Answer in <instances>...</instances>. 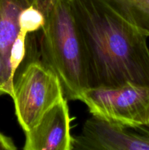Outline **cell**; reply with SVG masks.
<instances>
[{"label":"cell","mask_w":149,"mask_h":150,"mask_svg":"<svg viewBox=\"0 0 149 150\" xmlns=\"http://www.w3.org/2000/svg\"><path fill=\"white\" fill-rule=\"evenodd\" d=\"M86 62L88 88L149 86L148 37L103 0H70Z\"/></svg>","instance_id":"cell-1"},{"label":"cell","mask_w":149,"mask_h":150,"mask_svg":"<svg viewBox=\"0 0 149 150\" xmlns=\"http://www.w3.org/2000/svg\"><path fill=\"white\" fill-rule=\"evenodd\" d=\"M33 4L45 18L39 55L61 81L64 97L78 100L88 89L86 62L70 0H34Z\"/></svg>","instance_id":"cell-2"},{"label":"cell","mask_w":149,"mask_h":150,"mask_svg":"<svg viewBox=\"0 0 149 150\" xmlns=\"http://www.w3.org/2000/svg\"><path fill=\"white\" fill-rule=\"evenodd\" d=\"M64 98L61 81L40 55L26 60L16 71L12 98L18 122L24 132L34 127Z\"/></svg>","instance_id":"cell-3"},{"label":"cell","mask_w":149,"mask_h":150,"mask_svg":"<svg viewBox=\"0 0 149 150\" xmlns=\"http://www.w3.org/2000/svg\"><path fill=\"white\" fill-rule=\"evenodd\" d=\"M92 116L127 127L149 125V86L127 83L86 89L79 97Z\"/></svg>","instance_id":"cell-4"},{"label":"cell","mask_w":149,"mask_h":150,"mask_svg":"<svg viewBox=\"0 0 149 150\" xmlns=\"http://www.w3.org/2000/svg\"><path fill=\"white\" fill-rule=\"evenodd\" d=\"M73 149L149 150V127H127L92 116L81 133L72 137Z\"/></svg>","instance_id":"cell-5"},{"label":"cell","mask_w":149,"mask_h":150,"mask_svg":"<svg viewBox=\"0 0 149 150\" xmlns=\"http://www.w3.org/2000/svg\"><path fill=\"white\" fill-rule=\"evenodd\" d=\"M67 99L63 98L48 110L39 122L24 132V150H72V136Z\"/></svg>","instance_id":"cell-6"},{"label":"cell","mask_w":149,"mask_h":150,"mask_svg":"<svg viewBox=\"0 0 149 150\" xmlns=\"http://www.w3.org/2000/svg\"><path fill=\"white\" fill-rule=\"evenodd\" d=\"M34 1L0 0V54L10 67V50L20 30L19 16Z\"/></svg>","instance_id":"cell-7"},{"label":"cell","mask_w":149,"mask_h":150,"mask_svg":"<svg viewBox=\"0 0 149 150\" xmlns=\"http://www.w3.org/2000/svg\"><path fill=\"white\" fill-rule=\"evenodd\" d=\"M114 11L149 37V0H103Z\"/></svg>","instance_id":"cell-8"},{"label":"cell","mask_w":149,"mask_h":150,"mask_svg":"<svg viewBox=\"0 0 149 150\" xmlns=\"http://www.w3.org/2000/svg\"><path fill=\"white\" fill-rule=\"evenodd\" d=\"M18 22L20 32L25 34L33 33L42 29L45 23V18L40 10L32 4L22 10Z\"/></svg>","instance_id":"cell-9"},{"label":"cell","mask_w":149,"mask_h":150,"mask_svg":"<svg viewBox=\"0 0 149 150\" xmlns=\"http://www.w3.org/2000/svg\"><path fill=\"white\" fill-rule=\"evenodd\" d=\"M27 34L20 32L15 40L10 50V64L12 76L15 77L16 71L20 67L26 56V39Z\"/></svg>","instance_id":"cell-10"},{"label":"cell","mask_w":149,"mask_h":150,"mask_svg":"<svg viewBox=\"0 0 149 150\" xmlns=\"http://www.w3.org/2000/svg\"><path fill=\"white\" fill-rule=\"evenodd\" d=\"M14 77L12 76L10 67L3 59L0 54V95H8L13 96Z\"/></svg>","instance_id":"cell-11"},{"label":"cell","mask_w":149,"mask_h":150,"mask_svg":"<svg viewBox=\"0 0 149 150\" xmlns=\"http://www.w3.org/2000/svg\"><path fill=\"white\" fill-rule=\"evenodd\" d=\"M17 147L11 138L7 137L0 132V150H15Z\"/></svg>","instance_id":"cell-12"},{"label":"cell","mask_w":149,"mask_h":150,"mask_svg":"<svg viewBox=\"0 0 149 150\" xmlns=\"http://www.w3.org/2000/svg\"><path fill=\"white\" fill-rule=\"evenodd\" d=\"M147 127H149V125H148V126H147Z\"/></svg>","instance_id":"cell-13"}]
</instances>
